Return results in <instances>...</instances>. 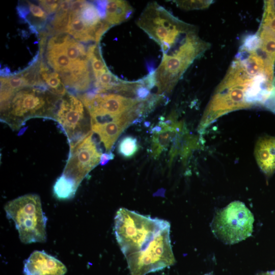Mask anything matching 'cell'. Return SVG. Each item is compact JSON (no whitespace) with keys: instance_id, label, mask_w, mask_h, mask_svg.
I'll list each match as a JSON object with an SVG mask.
<instances>
[{"instance_id":"6da1fadb","label":"cell","mask_w":275,"mask_h":275,"mask_svg":"<svg viewBox=\"0 0 275 275\" xmlns=\"http://www.w3.org/2000/svg\"><path fill=\"white\" fill-rule=\"evenodd\" d=\"M114 230L131 275H146L175 264L168 221L121 208Z\"/></svg>"},{"instance_id":"e0dca14e","label":"cell","mask_w":275,"mask_h":275,"mask_svg":"<svg viewBox=\"0 0 275 275\" xmlns=\"http://www.w3.org/2000/svg\"><path fill=\"white\" fill-rule=\"evenodd\" d=\"M27 4L29 9L27 20L37 30L42 29L47 23V13L39 5L29 2Z\"/></svg>"},{"instance_id":"7c38bea8","label":"cell","mask_w":275,"mask_h":275,"mask_svg":"<svg viewBox=\"0 0 275 275\" xmlns=\"http://www.w3.org/2000/svg\"><path fill=\"white\" fill-rule=\"evenodd\" d=\"M78 13L70 12L71 18L66 33L79 42L83 43L95 42L96 33L102 24L103 20L98 27H90L82 21Z\"/></svg>"},{"instance_id":"277c9868","label":"cell","mask_w":275,"mask_h":275,"mask_svg":"<svg viewBox=\"0 0 275 275\" xmlns=\"http://www.w3.org/2000/svg\"><path fill=\"white\" fill-rule=\"evenodd\" d=\"M4 209L8 218L12 219L22 242H45L46 240L45 216L40 197L28 194L8 202Z\"/></svg>"},{"instance_id":"ac0fdd59","label":"cell","mask_w":275,"mask_h":275,"mask_svg":"<svg viewBox=\"0 0 275 275\" xmlns=\"http://www.w3.org/2000/svg\"><path fill=\"white\" fill-rule=\"evenodd\" d=\"M138 150L137 139L132 136L128 135L123 138L118 144V151L125 158L132 157Z\"/></svg>"},{"instance_id":"44dd1931","label":"cell","mask_w":275,"mask_h":275,"mask_svg":"<svg viewBox=\"0 0 275 275\" xmlns=\"http://www.w3.org/2000/svg\"><path fill=\"white\" fill-rule=\"evenodd\" d=\"M150 96L149 89L143 86L141 82L136 90V98L138 100L142 101L147 99Z\"/></svg>"},{"instance_id":"9c48e42d","label":"cell","mask_w":275,"mask_h":275,"mask_svg":"<svg viewBox=\"0 0 275 275\" xmlns=\"http://www.w3.org/2000/svg\"><path fill=\"white\" fill-rule=\"evenodd\" d=\"M143 115V106L139 102L115 121L101 125H92L91 130L98 135L105 151L108 152L124 129L135 121L138 117Z\"/></svg>"},{"instance_id":"cb8c5ba5","label":"cell","mask_w":275,"mask_h":275,"mask_svg":"<svg viewBox=\"0 0 275 275\" xmlns=\"http://www.w3.org/2000/svg\"><path fill=\"white\" fill-rule=\"evenodd\" d=\"M270 275H275V271L272 273H270Z\"/></svg>"},{"instance_id":"9a60e30c","label":"cell","mask_w":275,"mask_h":275,"mask_svg":"<svg viewBox=\"0 0 275 275\" xmlns=\"http://www.w3.org/2000/svg\"><path fill=\"white\" fill-rule=\"evenodd\" d=\"M183 128L182 122L176 121L169 128L159 133H153L151 146L153 157L154 158H158L177 134L183 131Z\"/></svg>"},{"instance_id":"52a82bcc","label":"cell","mask_w":275,"mask_h":275,"mask_svg":"<svg viewBox=\"0 0 275 275\" xmlns=\"http://www.w3.org/2000/svg\"><path fill=\"white\" fill-rule=\"evenodd\" d=\"M82 101L67 92L62 97L54 120L66 134L69 146L85 137L91 131V119L87 116Z\"/></svg>"},{"instance_id":"8fae6325","label":"cell","mask_w":275,"mask_h":275,"mask_svg":"<svg viewBox=\"0 0 275 275\" xmlns=\"http://www.w3.org/2000/svg\"><path fill=\"white\" fill-rule=\"evenodd\" d=\"M256 162L267 176L275 171V136L265 135L257 141L255 150Z\"/></svg>"},{"instance_id":"7a4b0ae2","label":"cell","mask_w":275,"mask_h":275,"mask_svg":"<svg viewBox=\"0 0 275 275\" xmlns=\"http://www.w3.org/2000/svg\"><path fill=\"white\" fill-rule=\"evenodd\" d=\"M61 98L46 88L24 87L1 104V120L12 129L18 130L32 118L54 120Z\"/></svg>"},{"instance_id":"7402d4cb","label":"cell","mask_w":275,"mask_h":275,"mask_svg":"<svg viewBox=\"0 0 275 275\" xmlns=\"http://www.w3.org/2000/svg\"><path fill=\"white\" fill-rule=\"evenodd\" d=\"M93 3L96 7L101 20H104L106 15L107 1H95Z\"/></svg>"},{"instance_id":"2e32d148","label":"cell","mask_w":275,"mask_h":275,"mask_svg":"<svg viewBox=\"0 0 275 275\" xmlns=\"http://www.w3.org/2000/svg\"><path fill=\"white\" fill-rule=\"evenodd\" d=\"M78 14L82 21L90 27L97 28L103 21L93 2L85 1Z\"/></svg>"},{"instance_id":"5bb4252c","label":"cell","mask_w":275,"mask_h":275,"mask_svg":"<svg viewBox=\"0 0 275 275\" xmlns=\"http://www.w3.org/2000/svg\"><path fill=\"white\" fill-rule=\"evenodd\" d=\"M39 73L41 79L53 94L63 97L68 92L60 75L42 59L38 60Z\"/></svg>"},{"instance_id":"30bf717a","label":"cell","mask_w":275,"mask_h":275,"mask_svg":"<svg viewBox=\"0 0 275 275\" xmlns=\"http://www.w3.org/2000/svg\"><path fill=\"white\" fill-rule=\"evenodd\" d=\"M66 266L55 257L44 251H35L25 261V275H64Z\"/></svg>"},{"instance_id":"5b68a950","label":"cell","mask_w":275,"mask_h":275,"mask_svg":"<svg viewBox=\"0 0 275 275\" xmlns=\"http://www.w3.org/2000/svg\"><path fill=\"white\" fill-rule=\"evenodd\" d=\"M254 222V216L245 204L236 201L216 213L211 223V230L221 241L233 244L251 235Z\"/></svg>"},{"instance_id":"4fadbf2b","label":"cell","mask_w":275,"mask_h":275,"mask_svg":"<svg viewBox=\"0 0 275 275\" xmlns=\"http://www.w3.org/2000/svg\"><path fill=\"white\" fill-rule=\"evenodd\" d=\"M133 8L125 1H107L104 20L112 26L128 20L133 14Z\"/></svg>"},{"instance_id":"d6986e66","label":"cell","mask_w":275,"mask_h":275,"mask_svg":"<svg viewBox=\"0 0 275 275\" xmlns=\"http://www.w3.org/2000/svg\"><path fill=\"white\" fill-rule=\"evenodd\" d=\"M177 6L185 10L201 9L207 8L211 3L210 1H178Z\"/></svg>"},{"instance_id":"8992f818","label":"cell","mask_w":275,"mask_h":275,"mask_svg":"<svg viewBox=\"0 0 275 275\" xmlns=\"http://www.w3.org/2000/svg\"><path fill=\"white\" fill-rule=\"evenodd\" d=\"M91 130L85 137L70 145L69 154L60 176L75 191L89 172L100 163L101 152Z\"/></svg>"},{"instance_id":"603a6c76","label":"cell","mask_w":275,"mask_h":275,"mask_svg":"<svg viewBox=\"0 0 275 275\" xmlns=\"http://www.w3.org/2000/svg\"><path fill=\"white\" fill-rule=\"evenodd\" d=\"M114 154L111 152L102 153L100 158V164L101 166H105L110 160L114 158Z\"/></svg>"},{"instance_id":"d4e9b609","label":"cell","mask_w":275,"mask_h":275,"mask_svg":"<svg viewBox=\"0 0 275 275\" xmlns=\"http://www.w3.org/2000/svg\"><path fill=\"white\" fill-rule=\"evenodd\" d=\"M204 275H212V274H211V273H208V274H204Z\"/></svg>"},{"instance_id":"3957f363","label":"cell","mask_w":275,"mask_h":275,"mask_svg":"<svg viewBox=\"0 0 275 275\" xmlns=\"http://www.w3.org/2000/svg\"><path fill=\"white\" fill-rule=\"evenodd\" d=\"M136 23L160 45L163 54L178 49L197 31L194 25L175 17L155 2L148 4Z\"/></svg>"},{"instance_id":"ffe728a7","label":"cell","mask_w":275,"mask_h":275,"mask_svg":"<svg viewBox=\"0 0 275 275\" xmlns=\"http://www.w3.org/2000/svg\"><path fill=\"white\" fill-rule=\"evenodd\" d=\"M61 1H39L38 4L47 14L50 15L56 13Z\"/></svg>"},{"instance_id":"ba28073f","label":"cell","mask_w":275,"mask_h":275,"mask_svg":"<svg viewBox=\"0 0 275 275\" xmlns=\"http://www.w3.org/2000/svg\"><path fill=\"white\" fill-rule=\"evenodd\" d=\"M83 103L90 116H119L129 110L140 101L113 93L96 94L90 90L77 96Z\"/></svg>"}]
</instances>
